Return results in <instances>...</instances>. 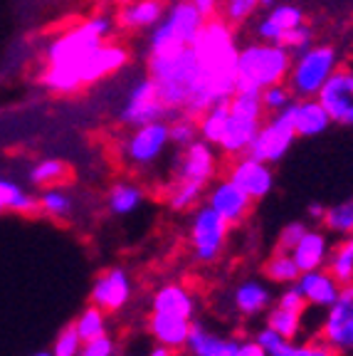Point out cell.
Here are the masks:
<instances>
[{
  "label": "cell",
  "mask_w": 353,
  "mask_h": 356,
  "mask_svg": "<svg viewBox=\"0 0 353 356\" xmlns=\"http://www.w3.org/2000/svg\"><path fill=\"white\" fill-rule=\"evenodd\" d=\"M193 52L198 60V84L186 104L183 114L198 119L205 109L217 102H227L238 92L235 77V62H238V38L235 28L225 17L210 15L203 30L193 40Z\"/></svg>",
  "instance_id": "1"
},
{
  "label": "cell",
  "mask_w": 353,
  "mask_h": 356,
  "mask_svg": "<svg viewBox=\"0 0 353 356\" xmlns=\"http://www.w3.org/2000/svg\"><path fill=\"white\" fill-rule=\"evenodd\" d=\"M149 77L156 82L158 97L173 114H183L198 84V60L193 47H176L166 52H149Z\"/></svg>",
  "instance_id": "2"
},
{
  "label": "cell",
  "mask_w": 353,
  "mask_h": 356,
  "mask_svg": "<svg viewBox=\"0 0 353 356\" xmlns=\"http://www.w3.org/2000/svg\"><path fill=\"white\" fill-rule=\"evenodd\" d=\"M294 55L284 50L277 42H249L238 50V62H235V77H238V89H252L262 92L270 84L287 82L289 70H292Z\"/></svg>",
  "instance_id": "3"
},
{
  "label": "cell",
  "mask_w": 353,
  "mask_h": 356,
  "mask_svg": "<svg viewBox=\"0 0 353 356\" xmlns=\"http://www.w3.org/2000/svg\"><path fill=\"white\" fill-rule=\"evenodd\" d=\"M168 146H171L168 122H151L129 129L116 146V151H119V159H122L124 166L144 173L158 166L161 159L166 156Z\"/></svg>",
  "instance_id": "4"
},
{
  "label": "cell",
  "mask_w": 353,
  "mask_h": 356,
  "mask_svg": "<svg viewBox=\"0 0 353 356\" xmlns=\"http://www.w3.org/2000/svg\"><path fill=\"white\" fill-rule=\"evenodd\" d=\"M205 15L190 0H178L168 6L163 20L149 33V52H166L176 47H190L198 33L203 30Z\"/></svg>",
  "instance_id": "5"
},
{
  "label": "cell",
  "mask_w": 353,
  "mask_h": 356,
  "mask_svg": "<svg viewBox=\"0 0 353 356\" xmlns=\"http://www.w3.org/2000/svg\"><path fill=\"white\" fill-rule=\"evenodd\" d=\"M338 55L331 44H311L304 52L294 55L287 84L299 99H309L321 92L329 77L336 72Z\"/></svg>",
  "instance_id": "6"
},
{
  "label": "cell",
  "mask_w": 353,
  "mask_h": 356,
  "mask_svg": "<svg viewBox=\"0 0 353 356\" xmlns=\"http://www.w3.org/2000/svg\"><path fill=\"white\" fill-rule=\"evenodd\" d=\"M230 225L217 216L208 203H200L190 211V222H188V245L190 255L198 265H213L222 257L230 238Z\"/></svg>",
  "instance_id": "7"
},
{
  "label": "cell",
  "mask_w": 353,
  "mask_h": 356,
  "mask_svg": "<svg viewBox=\"0 0 353 356\" xmlns=\"http://www.w3.org/2000/svg\"><path fill=\"white\" fill-rule=\"evenodd\" d=\"M294 141H297V131H294L292 114H289V106H287V109L272 114L267 122L262 119L247 154L254 156V159H260V161L279 163L292 151Z\"/></svg>",
  "instance_id": "8"
},
{
  "label": "cell",
  "mask_w": 353,
  "mask_h": 356,
  "mask_svg": "<svg viewBox=\"0 0 353 356\" xmlns=\"http://www.w3.org/2000/svg\"><path fill=\"white\" fill-rule=\"evenodd\" d=\"M171 117H176V114L163 104V99L158 97V89H156V82L149 74L141 77L129 89L126 99H124L122 109H119V122L126 129L151 122H168Z\"/></svg>",
  "instance_id": "9"
},
{
  "label": "cell",
  "mask_w": 353,
  "mask_h": 356,
  "mask_svg": "<svg viewBox=\"0 0 353 356\" xmlns=\"http://www.w3.org/2000/svg\"><path fill=\"white\" fill-rule=\"evenodd\" d=\"M131 62V50L116 40H104L99 47H94L82 62L72 70V77L79 89L92 87L106 77H114Z\"/></svg>",
  "instance_id": "10"
},
{
  "label": "cell",
  "mask_w": 353,
  "mask_h": 356,
  "mask_svg": "<svg viewBox=\"0 0 353 356\" xmlns=\"http://www.w3.org/2000/svg\"><path fill=\"white\" fill-rule=\"evenodd\" d=\"M133 300V277L126 267L116 265L97 275L89 289V302L106 312V314H119Z\"/></svg>",
  "instance_id": "11"
},
{
  "label": "cell",
  "mask_w": 353,
  "mask_h": 356,
  "mask_svg": "<svg viewBox=\"0 0 353 356\" xmlns=\"http://www.w3.org/2000/svg\"><path fill=\"white\" fill-rule=\"evenodd\" d=\"M319 337L321 341H326L336 351L353 349V282L343 284L341 295L326 309L324 322L319 327Z\"/></svg>",
  "instance_id": "12"
},
{
  "label": "cell",
  "mask_w": 353,
  "mask_h": 356,
  "mask_svg": "<svg viewBox=\"0 0 353 356\" xmlns=\"http://www.w3.org/2000/svg\"><path fill=\"white\" fill-rule=\"evenodd\" d=\"M217 151L213 144L198 139L193 144H188L186 149H178L176 161H173V178H183V181H193V184L210 186L217 178Z\"/></svg>",
  "instance_id": "13"
},
{
  "label": "cell",
  "mask_w": 353,
  "mask_h": 356,
  "mask_svg": "<svg viewBox=\"0 0 353 356\" xmlns=\"http://www.w3.org/2000/svg\"><path fill=\"white\" fill-rule=\"evenodd\" d=\"M227 178L238 186L243 193H247L254 203L265 200L274 191V171L272 163L260 161L249 154L235 156L232 163L227 166Z\"/></svg>",
  "instance_id": "14"
},
{
  "label": "cell",
  "mask_w": 353,
  "mask_h": 356,
  "mask_svg": "<svg viewBox=\"0 0 353 356\" xmlns=\"http://www.w3.org/2000/svg\"><path fill=\"white\" fill-rule=\"evenodd\" d=\"M205 203H208L230 228L243 225V222L252 216V208H254V200L249 198L247 193H243L227 176L215 178V181L208 186V191H205Z\"/></svg>",
  "instance_id": "15"
},
{
  "label": "cell",
  "mask_w": 353,
  "mask_h": 356,
  "mask_svg": "<svg viewBox=\"0 0 353 356\" xmlns=\"http://www.w3.org/2000/svg\"><path fill=\"white\" fill-rule=\"evenodd\" d=\"M316 99L324 104L334 124L353 127V70L336 67V72L321 87Z\"/></svg>",
  "instance_id": "16"
},
{
  "label": "cell",
  "mask_w": 353,
  "mask_h": 356,
  "mask_svg": "<svg viewBox=\"0 0 353 356\" xmlns=\"http://www.w3.org/2000/svg\"><path fill=\"white\" fill-rule=\"evenodd\" d=\"M297 287H299V292H302L306 307L329 309V307L336 302V297L341 295L343 284L329 273V267H319V270H309V273L299 275Z\"/></svg>",
  "instance_id": "17"
},
{
  "label": "cell",
  "mask_w": 353,
  "mask_h": 356,
  "mask_svg": "<svg viewBox=\"0 0 353 356\" xmlns=\"http://www.w3.org/2000/svg\"><path fill=\"white\" fill-rule=\"evenodd\" d=\"M168 6L166 0H133L116 13V28L126 33H151L163 20Z\"/></svg>",
  "instance_id": "18"
},
{
  "label": "cell",
  "mask_w": 353,
  "mask_h": 356,
  "mask_svg": "<svg viewBox=\"0 0 353 356\" xmlns=\"http://www.w3.org/2000/svg\"><path fill=\"white\" fill-rule=\"evenodd\" d=\"M198 309V297L186 282H166L161 284L151 297V312H163L173 317L193 319Z\"/></svg>",
  "instance_id": "19"
},
{
  "label": "cell",
  "mask_w": 353,
  "mask_h": 356,
  "mask_svg": "<svg viewBox=\"0 0 353 356\" xmlns=\"http://www.w3.org/2000/svg\"><path fill=\"white\" fill-rule=\"evenodd\" d=\"M289 114H292L294 131L302 139H316V136L329 131V127L334 124L331 117H329V111L324 109V104L316 97L292 102L289 104Z\"/></svg>",
  "instance_id": "20"
},
{
  "label": "cell",
  "mask_w": 353,
  "mask_h": 356,
  "mask_svg": "<svg viewBox=\"0 0 353 356\" xmlns=\"http://www.w3.org/2000/svg\"><path fill=\"white\" fill-rule=\"evenodd\" d=\"M331 250H334V245L326 230L306 228V233H304L302 238H299V243L292 248V257L302 273H309V270L326 267Z\"/></svg>",
  "instance_id": "21"
},
{
  "label": "cell",
  "mask_w": 353,
  "mask_h": 356,
  "mask_svg": "<svg viewBox=\"0 0 353 356\" xmlns=\"http://www.w3.org/2000/svg\"><path fill=\"white\" fill-rule=\"evenodd\" d=\"M302 22H306L302 8L292 6V3H284V6L267 8V13L257 20L254 30H257V38L265 40V42H279L281 35L289 33L297 25H302Z\"/></svg>",
  "instance_id": "22"
},
{
  "label": "cell",
  "mask_w": 353,
  "mask_h": 356,
  "mask_svg": "<svg viewBox=\"0 0 353 356\" xmlns=\"http://www.w3.org/2000/svg\"><path fill=\"white\" fill-rule=\"evenodd\" d=\"M190 324L193 319L173 317V314H163V312H151L149 314V334L156 344H163L168 349H186L188 334H190Z\"/></svg>",
  "instance_id": "23"
},
{
  "label": "cell",
  "mask_w": 353,
  "mask_h": 356,
  "mask_svg": "<svg viewBox=\"0 0 353 356\" xmlns=\"http://www.w3.org/2000/svg\"><path fill=\"white\" fill-rule=\"evenodd\" d=\"M238 344L240 339L220 337V334L210 332L203 322H193L186 341V351L188 356H235Z\"/></svg>",
  "instance_id": "24"
},
{
  "label": "cell",
  "mask_w": 353,
  "mask_h": 356,
  "mask_svg": "<svg viewBox=\"0 0 353 356\" xmlns=\"http://www.w3.org/2000/svg\"><path fill=\"white\" fill-rule=\"evenodd\" d=\"M254 339L265 346L267 356H336V349L329 346L326 341L297 344V341H289L277 332H272L270 327H262L260 332L254 334Z\"/></svg>",
  "instance_id": "25"
},
{
  "label": "cell",
  "mask_w": 353,
  "mask_h": 356,
  "mask_svg": "<svg viewBox=\"0 0 353 356\" xmlns=\"http://www.w3.org/2000/svg\"><path fill=\"white\" fill-rule=\"evenodd\" d=\"M274 305L272 289L262 280H243L238 287L232 289V307L243 317H260L267 314V309Z\"/></svg>",
  "instance_id": "26"
},
{
  "label": "cell",
  "mask_w": 353,
  "mask_h": 356,
  "mask_svg": "<svg viewBox=\"0 0 353 356\" xmlns=\"http://www.w3.org/2000/svg\"><path fill=\"white\" fill-rule=\"evenodd\" d=\"M260 124L262 122H254V119H243V117H235V114H230L217 149H220L227 159H235V156L247 154L249 144H252V139H254V134H257V129H260Z\"/></svg>",
  "instance_id": "27"
},
{
  "label": "cell",
  "mask_w": 353,
  "mask_h": 356,
  "mask_svg": "<svg viewBox=\"0 0 353 356\" xmlns=\"http://www.w3.org/2000/svg\"><path fill=\"white\" fill-rule=\"evenodd\" d=\"M146 191L141 184L133 181H116L111 184V188L106 191V211L114 218H126L133 216L138 208L144 206Z\"/></svg>",
  "instance_id": "28"
},
{
  "label": "cell",
  "mask_w": 353,
  "mask_h": 356,
  "mask_svg": "<svg viewBox=\"0 0 353 356\" xmlns=\"http://www.w3.org/2000/svg\"><path fill=\"white\" fill-rule=\"evenodd\" d=\"M77 211V200L65 186H47L40 188L38 193V213H42L44 218H50L55 222H67L74 218Z\"/></svg>",
  "instance_id": "29"
},
{
  "label": "cell",
  "mask_w": 353,
  "mask_h": 356,
  "mask_svg": "<svg viewBox=\"0 0 353 356\" xmlns=\"http://www.w3.org/2000/svg\"><path fill=\"white\" fill-rule=\"evenodd\" d=\"M35 216L38 213V195L30 193L25 186L8 176H0V216Z\"/></svg>",
  "instance_id": "30"
},
{
  "label": "cell",
  "mask_w": 353,
  "mask_h": 356,
  "mask_svg": "<svg viewBox=\"0 0 353 356\" xmlns=\"http://www.w3.org/2000/svg\"><path fill=\"white\" fill-rule=\"evenodd\" d=\"M205 191H208V186H203V184L173 178L171 184H168L166 203H168V208L176 213H190L193 208H198L200 203H205Z\"/></svg>",
  "instance_id": "31"
},
{
  "label": "cell",
  "mask_w": 353,
  "mask_h": 356,
  "mask_svg": "<svg viewBox=\"0 0 353 356\" xmlns=\"http://www.w3.org/2000/svg\"><path fill=\"white\" fill-rule=\"evenodd\" d=\"M72 171H69V163L62 161V159H40L30 166L28 181L35 188H47V186H65L69 181Z\"/></svg>",
  "instance_id": "32"
},
{
  "label": "cell",
  "mask_w": 353,
  "mask_h": 356,
  "mask_svg": "<svg viewBox=\"0 0 353 356\" xmlns=\"http://www.w3.org/2000/svg\"><path fill=\"white\" fill-rule=\"evenodd\" d=\"M262 275H265L267 282L284 287V284H294V282H297L299 275H302V270H299V265L294 262L292 252L274 250L265 260V265H262Z\"/></svg>",
  "instance_id": "33"
},
{
  "label": "cell",
  "mask_w": 353,
  "mask_h": 356,
  "mask_svg": "<svg viewBox=\"0 0 353 356\" xmlns=\"http://www.w3.org/2000/svg\"><path fill=\"white\" fill-rule=\"evenodd\" d=\"M227 119H230V104L227 102H217L210 109H205L203 114L198 117V134L200 139L208 141L217 149L222 139V131L227 127Z\"/></svg>",
  "instance_id": "34"
},
{
  "label": "cell",
  "mask_w": 353,
  "mask_h": 356,
  "mask_svg": "<svg viewBox=\"0 0 353 356\" xmlns=\"http://www.w3.org/2000/svg\"><path fill=\"white\" fill-rule=\"evenodd\" d=\"M272 332H277L279 337L289 341H297L299 334L304 329V312L297 309H287V307H279V305H272L267 309V324Z\"/></svg>",
  "instance_id": "35"
},
{
  "label": "cell",
  "mask_w": 353,
  "mask_h": 356,
  "mask_svg": "<svg viewBox=\"0 0 353 356\" xmlns=\"http://www.w3.org/2000/svg\"><path fill=\"white\" fill-rule=\"evenodd\" d=\"M321 225L326 228V233H331V235H341V238L351 235L353 233V198L334 203V206H326Z\"/></svg>",
  "instance_id": "36"
},
{
  "label": "cell",
  "mask_w": 353,
  "mask_h": 356,
  "mask_svg": "<svg viewBox=\"0 0 353 356\" xmlns=\"http://www.w3.org/2000/svg\"><path fill=\"white\" fill-rule=\"evenodd\" d=\"M326 267H329V273H331L341 284L353 282V233L346 235V238L334 248Z\"/></svg>",
  "instance_id": "37"
},
{
  "label": "cell",
  "mask_w": 353,
  "mask_h": 356,
  "mask_svg": "<svg viewBox=\"0 0 353 356\" xmlns=\"http://www.w3.org/2000/svg\"><path fill=\"white\" fill-rule=\"evenodd\" d=\"M74 327H77L82 341L94 339V337L109 332V314H106L101 307H97V305L89 302V305L79 312V317L74 319Z\"/></svg>",
  "instance_id": "38"
},
{
  "label": "cell",
  "mask_w": 353,
  "mask_h": 356,
  "mask_svg": "<svg viewBox=\"0 0 353 356\" xmlns=\"http://www.w3.org/2000/svg\"><path fill=\"white\" fill-rule=\"evenodd\" d=\"M227 104H230V114H235V117L254 119V122H262V119H265V106H262L260 92L238 89V92L227 99Z\"/></svg>",
  "instance_id": "39"
},
{
  "label": "cell",
  "mask_w": 353,
  "mask_h": 356,
  "mask_svg": "<svg viewBox=\"0 0 353 356\" xmlns=\"http://www.w3.org/2000/svg\"><path fill=\"white\" fill-rule=\"evenodd\" d=\"M168 131H171V146H176V149H186L188 144L200 139L198 119L188 117V114H176L168 119Z\"/></svg>",
  "instance_id": "40"
},
{
  "label": "cell",
  "mask_w": 353,
  "mask_h": 356,
  "mask_svg": "<svg viewBox=\"0 0 353 356\" xmlns=\"http://www.w3.org/2000/svg\"><path fill=\"white\" fill-rule=\"evenodd\" d=\"M262 97V106H265L267 114H277V111L287 109L294 102V92L289 89V84L279 82V84H270L260 92Z\"/></svg>",
  "instance_id": "41"
},
{
  "label": "cell",
  "mask_w": 353,
  "mask_h": 356,
  "mask_svg": "<svg viewBox=\"0 0 353 356\" xmlns=\"http://www.w3.org/2000/svg\"><path fill=\"white\" fill-rule=\"evenodd\" d=\"M82 351V337H79L77 327L67 324V327L60 329V334L52 341V356H79Z\"/></svg>",
  "instance_id": "42"
},
{
  "label": "cell",
  "mask_w": 353,
  "mask_h": 356,
  "mask_svg": "<svg viewBox=\"0 0 353 356\" xmlns=\"http://www.w3.org/2000/svg\"><path fill=\"white\" fill-rule=\"evenodd\" d=\"M277 44H281V47L289 50L292 55H299V52H304L306 47L314 44V30H311L306 22H302V25H297V28H292L289 33L281 35V40Z\"/></svg>",
  "instance_id": "43"
},
{
  "label": "cell",
  "mask_w": 353,
  "mask_h": 356,
  "mask_svg": "<svg viewBox=\"0 0 353 356\" xmlns=\"http://www.w3.org/2000/svg\"><path fill=\"white\" fill-rule=\"evenodd\" d=\"M257 8H260V0H225L222 17L235 28V25H243L245 20H249L257 13Z\"/></svg>",
  "instance_id": "44"
},
{
  "label": "cell",
  "mask_w": 353,
  "mask_h": 356,
  "mask_svg": "<svg viewBox=\"0 0 353 356\" xmlns=\"http://www.w3.org/2000/svg\"><path fill=\"white\" fill-rule=\"evenodd\" d=\"M79 356H116V341L109 332L94 337V339L82 341Z\"/></svg>",
  "instance_id": "45"
},
{
  "label": "cell",
  "mask_w": 353,
  "mask_h": 356,
  "mask_svg": "<svg viewBox=\"0 0 353 356\" xmlns=\"http://www.w3.org/2000/svg\"><path fill=\"white\" fill-rule=\"evenodd\" d=\"M304 233H306V222H302V220L287 222V225L279 230V235H277V250L292 252V248L299 243V238H302Z\"/></svg>",
  "instance_id": "46"
},
{
  "label": "cell",
  "mask_w": 353,
  "mask_h": 356,
  "mask_svg": "<svg viewBox=\"0 0 353 356\" xmlns=\"http://www.w3.org/2000/svg\"><path fill=\"white\" fill-rule=\"evenodd\" d=\"M84 25L94 35H99L101 40H109L116 30V17H111L109 13H92V15L84 17Z\"/></svg>",
  "instance_id": "47"
},
{
  "label": "cell",
  "mask_w": 353,
  "mask_h": 356,
  "mask_svg": "<svg viewBox=\"0 0 353 356\" xmlns=\"http://www.w3.org/2000/svg\"><path fill=\"white\" fill-rule=\"evenodd\" d=\"M274 305L287 307V309H297V312H304V309H306V302H304V297H302V292H299L297 282H294V284H284V287H281V292H279V297H277Z\"/></svg>",
  "instance_id": "48"
},
{
  "label": "cell",
  "mask_w": 353,
  "mask_h": 356,
  "mask_svg": "<svg viewBox=\"0 0 353 356\" xmlns=\"http://www.w3.org/2000/svg\"><path fill=\"white\" fill-rule=\"evenodd\" d=\"M235 356H267V349L257 339H245L238 344Z\"/></svg>",
  "instance_id": "49"
},
{
  "label": "cell",
  "mask_w": 353,
  "mask_h": 356,
  "mask_svg": "<svg viewBox=\"0 0 353 356\" xmlns=\"http://www.w3.org/2000/svg\"><path fill=\"white\" fill-rule=\"evenodd\" d=\"M190 3H195V6H198L208 17L215 15V10H217V0H190Z\"/></svg>",
  "instance_id": "50"
},
{
  "label": "cell",
  "mask_w": 353,
  "mask_h": 356,
  "mask_svg": "<svg viewBox=\"0 0 353 356\" xmlns=\"http://www.w3.org/2000/svg\"><path fill=\"white\" fill-rule=\"evenodd\" d=\"M146 356H178V351L176 349H168V346H163V344H154Z\"/></svg>",
  "instance_id": "51"
},
{
  "label": "cell",
  "mask_w": 353,
  "mask_h": 356,
  "mask_svg": "<svg viewBox=\"0 0 353 356\" xmlns=\"http://www.w3.org/2000/svg\"><path fill=\"white\" fill-rule=\"evenodd\" d=\"M324 213H326V206H321V203H311V206H309V218H311V220L321 222Z\"/></svg>",
  "instance_id": "52"
},
{
  "label": "cell",
  "mask_w": 353,
  "mask_h": 356,
  "mask_svg": "<svg viewBox=\"0 0 353 356\" xmlns=\"http://www.w3.org/2000/svg\"><path fill=\"white\" fill-rule=\"evenodd\" d=\"M277 6V0H260V8H272Z\"/></svg>",
  "instance_id": "53"
},
{
  "label": "cell",
  "mask_w": 353,
  "mask_h": 356,
  "mask_svg": "<svg viewBox=\"0 0 353 356\" xmlns=\"http://www.w3.org/2000/svg\"><path fill=\"white\" fill-rule=\"evenodd\" d=\"M111 3H114V6L122 8V6H129V3H133V0H111Z\"/></svg>",
  "instance_id": "54"
},
{
  "label": "cell",
  "mask_w": 353,
  "mask_h": 356,
  "mask_svg": "<svg viewBox=\"0 0 353 356\" xmlns=\"http://www.w3.org/2000/svg\"><path fill=\"white\" fill-rule=\"evenodd\" d=\"M30 356H52V351H35V354H30Z\"/></svg>",
  "instance_id": "55"
},
{
  "label": "cell",
  "mask_w": 353,
  "mask_h": 356,
  "mask_svg": "<svg viewBox=\"0 0 353 356\" xmlns=\"http://www.w3.org/2000/svg\"><path fill=\"white\" fill-rule=\"evenodd\" d=\"M351 351H353V349H351Z\"/></svg>",
  "instance_id": "56"
}]
</instances>
